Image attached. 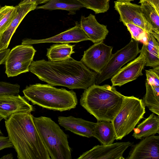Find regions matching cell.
<instances>
[{"label": "cell", "instance_id": "obj_1", "mask_svg": "<svg viewBox=\"0 0 159 159\" xmlns=\"http://www.w3.org/2000/svg\"><path fill=\"white\" fill-rule=\"evenodd\" d=\"M30 71L48 84L70 89H85L95 84L98 74L90 70L81 61L71 57L56 61H33Z\"/></svg>", "mask_w": 159, "mask_h": 159}, {"label": "cell", "instance_id": "obj_2", "mask_svg": "<svg viewBox=\"0 0 159 159\" xmlns=\"http://www.w3.org/2000/svg\"><path fill=\"white\" fill-rule=\"evenodd\" d=\"M31 113L19 112L5 120L8 136L18 159H51Z\"/></svg>", "mask_w": 159, "mask_h": 159}, {"label": "cell", "instance_id": "obj_3", "mask_svg": "<svg viewBox=\"0 0 159 159\" xmlns=\"http://www.w3.org/2000/svg\"><path fill=\"white\" fill-rule=\"evenodd\" d=\"M124 96L112 86L94 84L84 89L80 104L97 121L111 122L119 111Z\"/></svg>", "mask_w": 159, "mask_h": 159}, {"label": "cell", "instance_id": "obj_4", "mask_svg": "<svg viewBox=\"0 0 159 159\" xmlns=\"http://www.w3.org/2000/svg\"><path fill=\"white\" fill-rule=\"evenodd\" d=\"M23 93L33 104L53 111L69 110L75 108L78 103L76 93L73 90L58 89L49 84L30 85Z\"/></svg>", "mask_w": 159, "mask_h": 159}, {"label": "cell", "instance_id": "obj_5", "mask_svg": "<svg viewBox=\"0 0 159 159\" xmlns=\"http://www.w3.org/2000/svg\"><path fill=\"white\" fill-rule=\"evenodd\" d=\"M34 121L51 159H71L68 135L49 117L33 116Z\"/></svg>", "mask_w": 159, "mask_h": 159}, {"label": "cell", "instance_id": "obj_6", "mask_svg": "<svg viewBox=\"0 0 159 159\" xmlns=\"http://www.w3.org/2000/svg\"><path fill=\"white\" fill-rule=\"evenodd\" d=\"M145 107L143 99L133 96H124L119 111L111 121L116 140H121L134 130L143 118Z\"/></svg>", "mask_w": 159, "mask_h": 159}, {"label": "cell", "instance_id": "obj_7", "mask_svg": "<svg viewBox=\"0 0 159 159\" xmlns=\"http://www.w3.org/2000/svg\"><path fill=\"white\" fill-rule=\"evenodd\" d=\"M140 52L139 42L131 38L127 45L115 53L111 54L106 66L97 75L95 84L98 85L111 78L124 65L135 59Z\"/></svg>", "mask_w": 159, "mask_h": 159}, {"label": "cell", "instance_id": "obj_8", "mask_svg": "<svg viewBox=\"0 0 159 159\" xmlns=\"http://www.w3.org/2000/svg\"><path fill=\"white\" fill-rule=\"evenodd\" d=\"M36 50L31 45L21 44L13 48L5 61V73L8 77L30 71Z\"/></svg>", "mask_w": 159, "mask_h": 159}, {"label": "cell", "instance_id": "obj_9", "mask_svg": "<svg viewBox=\"0 0 159 159\" xmlns=\"http://www.w3.org/2000/svg\"><path fill=\"white\" fill-rule=\"evenodd\" d=\"M112 49V47L106 45L103 41L95 43L84 51L81 61L99 74L107 63Z\"/></svg>", "mask_w": 159, "mask_h": 159}, {"label": "cell", "instance_id": "obj_10", "mask_svg": "<svg viewBox=\"0 0 159 159\" xmlns=\"http://www.w3.org/2000/svg\"><path fill=\"white\" fill-rule=\"evenodd\" d=\"M114 8L120 15V20L124 25L130 23L136 25L147 32H153L151 27L146 18L140 5L130 2H114Z\"/></svg>", "mask_w": 159, "mask_h": 159}, {"label": "cell", "instance_id": "obj_11", "mask_svg": "<svg viewBox=\"0 0 159 159\" xmlns=\"http://www.w3.org/2000/svg\"><path fill=\"white\" fill-rule=\"evenodd\" d=\"M133 144L130 142L97 145L80 155L78 159H124L123 154Z\"/></svg>", "mask_w": 159, "mask_h": 159}, {"label": "cell", "instance_id": "obj_12", "mask_svg": "<svg viewBox=\"0 0 159 159\" xmlns=\"http://www.w3.org/2000/svg\"><path fill=\"white\" fill-rule=\"evenodd\" d=\"M140 53L137 57L121 68L111 77L112 86H121L143 75L142 71L146 61L143 53L141 52Z\"/></svg>", "mask_w": 159, "mask_h": 159}, {"label": "cell", "instance_id": "obj_13", "mask_svg": "<svg viewBox=\"0 0 159 159\" xmlns=\"http://www.w3.org/2000/svg\"><path fill=\"white\" fill-rule=\"evenodd\" d=\"M86 40H90V39L82 29L79 24L76 21L74 27L56 35L40 39H25L22 40L21 43L22 44L31 45L46 43H78Z\"/></svg>", "mask_w": 159, "mask_h": 159}, {"label": "cell", "instance_id": "obj_14", "mask_svg": "<svg viewBox=\"0 0 159 159\" xmlns=\"http://www.w3.org/2000/svg\"><path fill=\"white\" fill-rule=\"evenodd\" d=\"M34 110L24 97L18 94L0 96V116L5 120L15 113H31Z\"/></svg>", "mask_w": 159, "mask_h": 159}, {"label": "cell", "instance_id": "obj_15", "mask_svg": "<svg viewBox=\"0 0 159 159\" xmlns=\"http://www.w3.org/2000/svg\"><path fill=\"white\" fill-rule=\"evenodd\" d=\"M126 159H159V136L151 135L132 144Z\"/></svg>", "mask_w": 159, "mask_h": 159}, {"label": "cell", "instance_id": "obj_16", "mask_svg": "<svg viewBox=\"0 0 159 159\" xmlns=\"http://www.w3.org/2000/svg\"><path fill=\"white\" fill-rule=\"evenodd\" d=\"M58 121L66 130H69L76 134L88 138L93 136L96 123L72 116H59Z\"/></svg>", "mask_w": 159, "mask_h": 159}, {"label": "cell", "instance_id": "obj_17", "mask_svg": "<svg viewBox=\"0 0 159 159\" xmlns=\"http://www.w3.org/2000/svg\"><path fill=\"white\" fill-rule=\"evenodd\" d=\"M79 24L90 40L94 43L103 41L109 32L107 26L99 23L95 16L91 14L86 17L81 16Z\"/></svg>", "mask_w": 159, "mask_h": 159}, {"label": "cell", "instance_id": "obj_18", "mask_svg": "<svg viewBox=\"0 0 159 159\" xmlns=\"http://www.w3.org/2000/svg\"><path fill=\"white\" fill-rule=\"evenodd\" d=\"M17 13L14 18L7 30L0 37V51L7 48L11 39L16 29L30 12L36 9L37 5L33 3L16 6Z\"/></svg>", "mask_w": 159, "mask_h": 159}, {"label": "cell", "instance_id": "obj_19", "mask_svg": "<svg viewBox=\"0 0 159 159\" xmlns=\"http://www.w3.org/2000/svg\"><path fill=\"white\" fill-rule=\"evenodd\" d=\"M132 136L141 139L159 133V116L152 113L139 124L134 129Z\"/></svg>", "mask_w": 159, "mask_h": 159}, {"label": "cell", "instance_id": "obj_20", "mask_svg": "<svg viewBox=\"0 0 159 159\" xmlns=\"http://www.w3.org/2000/svg\"><path fill=\"white\" fill-rule=\"evenodd\" d=\"M140 52L144 56L145 66L152 67L159 66V42L151 33L147 32V43L143 44Z\"/></svg>", "mask_w": 159, "mask_h": 159}, {"label": "cell", "instance_id": "obj_21", "mask_svg": "<svg viewBox=\"0 0 159 159\" xmlns=\"http://www.w3.org/2000/svg\"><path fill=\"white\" fill-rule=\"evenodd\" d=\"M93 137L101 144L106 145L113 143L116 137L111 122L97 121L94 129Z\"/></svg>", "mask_w": 159, "mask_h": 159}, {"label": "cell", "instance_id": "obj_22", "mask_svg": "<svg viewBox=\"0 0 159 159\" xmlns=\"http://www.w3.org/2000/svg\"><path fill=\"white\" fill-rule=\"evenodd\" d=\"M83 7L84 6L76 0H49L44 5L37 6L36 9L65 10L69 12L68 14L74 15Z\"/></svg>", "mask_w": 159, "mask_h": 159}, {"label": "cell", "instance_id": "obj_23", "mask_svg": "<svg viewBox=\"0 0 159 159\" xmlns=\"http://www.w3.org/2000/svg\"><path fill=\"white\" fill-rule=\"evenodd\" d=\"M142 11L150 24L153 36L159 42V11L147 1L140 0L139 2Z\"/></svg>", "mask_w": 159, "mask_h": 159}, {"label": "cell", "instance_id": "obj_24", "mask_svg": "<svg viewBox=\"0 0 159 159\" xmlns=\"http://www.w3.org/2000/svg\"><path fill=\"white\" fill-rule=\"evenodd\" d=\"M74 46L68 43L55 44L47 49L46 56L49 61H59L66 60L71 57V54L75 52Z\"/></svg>", "mask_w": 159, "mask_h": 159}, {"label": "cell", "instance_id": "obj_25", "mask_svg": "<svg viewBox=\"0 0 159 159\" xmlns=\"http://www.w3.org/2000/svg\"><path fill=\"white\" fill-rule=\"evenodd\" d=\"M146 93L143 101L146 106L155 114L159 116V86L145 82Z\"/></svg>", "mask_w": 159, "mask_h": 159}, {"label": "cell", "instance_id": "obj_26", "mask_svg": "<svg viewBox=\"0 0 159 159\" xmlns=\"http://www.w3.org/2000/svg\"><path fill=\"white\" fill-rule=\"evenodd\" d=\"M16 13V6H0V37L10 26Z\"/></svg>", "mask_w": 159, "mask_h": 159}, {"label": "cell", "instance_id": "obj_27", "mask_svg": "<svg viewBox=\"0 0 159 159\" xmlns=\"http://www.w3.org/2000/svg\"><path fill=\"white\" fill-rule=\"evenodd\" d=\"M87 9L93 11L95 14L104 13L109 8L110 0H76Z\"/></svg>", "mask_w": 159, "mask_h": 159}, {"label": "cell", "instance_id": "obj_28", "mask_svg": "<svg viewBox=\"0 0 159 159\" xmlns=\"http://www.w3.org/2000/svg\"><path fill=\"white\" fill-rule=\"evenodd\" d=\"M124 25L126 26L130 32L132 39L138 42H142L143 44L146 43L147 32L141 27L130 23H125Z\"/></svg>", "mask_w": 159, "mask_h": 159}, {"label": "cell", "instance_id": "obj_29", "mask_svg": "<svg viewBox=\"0 0 159 159\" xmlns=\"http://www.w3.org/2000/svg\"><path fill=\"white\" fill-rule=\"evenodd\" d=\"M20 86L17 84L0 81V96L3 95H17L20 92Z\"/></svg>", "mask_w": 159, "mask_h": 159}, {"label": "cell", "instance_id": "obj_30", "mask_svg": "<svg viewBox=\"0 0 159 159\" xmlns=\"http://www.w3.org/2000/svg\"><path fill=\"white\" fill-rule=\"evenodd\" d=\"M145 70L146 81L150 85L159 86V66Z\"/></svg>", "mask_w": 159, "mask_h": 159}, {"label": "cell", "instance_id": "obj_31", "mask_svg": "<svg viewBox=\"0 0 159 159\" xmlns=\"http://www.w3.org/2000/svg\"><path fill=\"white\" fill-rule=\"evenodd\" d=\"M13 148V145L8 136L0 135V151L4 148Z\"/></svg>", "mask_w": 159, "mask_h": 159}, {"label": "cell", "instance_id": "obj_32", "mask_svg": "<svg viewBox=\"0 0 159 159\" xmlns=\"http://www.w3.org/2000/svg\"><path fill=\"white\" fill-rule=\"evenodd\" d=\"M49 0H21L18 5L33 3L37 6L39 4L46 3Z\"/></svg>", "mask_w": 159, "mask_h": 159}, {"label": "cell", "instance_id": "obj_33", "mask_svg": "<svg viewBox=\"0 0 159 159\" xmlns=\"http://www.w3.org/2000/svg\"><path fill=\"white\" fill-rule=\"evenodd\" d=\"M10 50V49L7 48L0 51V65L5 63L7 57Z\"/></svg>", "mask_w": 159, "mask_h": 159}, {"label": "cell", "instance_id": "obj_34", "mask_svg": "<svg viewBox=\"0 0 159 159\" xmlns=\"http://www.w3.org/2000/svg\"><path fill=\"white\" fill-rule=\"evenodd\" d=\"M147 1L159 11V0H140Z\"/></svg>", "mask_w": 159, "mask_h": 159}, {"label": "cell", "instance_id": "obj_35", "mask_svg": "<svg viewBox=\"0 0 159 159\" xmlns=\"http://www.w3.org/2000/svg\"><path fill=\"white\" fill-rule=\"evenodd\" d=\"M13 155L11 153L3 156L0 158V159H13Z\"/></svg>", "mask_w": 159, "mask_h": 159}, {"label": "cell", "instance_id": "obj_36", "mask_svg": "<svg viewBox=\"0 0 159 159\" xmlns=\"http://www.w3.org/2000/svg\"><path fill=\"white\" fill-rule=\"evenodd\" d=\"M134 0H117V1H120V2H130L131 1H133Z\"/></svg>", "mask_w": 159, "mask_h": 159}, {"label": "cell", "instance_id": "obj_37", "mask_svg": "<svg viewBox=\"0 0 159 159\" xmlns=\"http://www.w3.org/2000/svg\"><path fill=\"white\" fill-rule=\"evenodd\" d=\"M3 119V118L1 117V116H0V122H1V120ZM3 135V133H2L1 130V129H0V135Z\"/></svg>", "mask_w": 159, "mask_h": 159}]
</instances>
